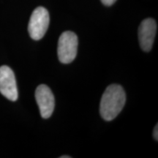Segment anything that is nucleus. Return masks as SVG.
Masks as SVG:
<instances>
[{"mask_svg":"<svg viewBox=\"0 0 158 158\" xmlns=\"http://www.w3.org/2000/svg\"><path fill=\"white\" fill-rule=\"evenodd\" d=\"M0 93L10 101H16L19 98L15 74L6 65L0 67Z\"/></svg>","mask_w":158,"mask_h":158,"instance_id":"4","label":"nucleus"},{"mask_svg":"<svg viewBox=\"0 0 158 158\" xmlns=\"http://www.w3.org/2000/svg\"><path fill=\"white\" fill-rule=\"evenodd\" d=\"M70 157H69V156H62V157H60V158H70Z\"/></svg>","mask_w":158,"mask_h":158,"instance_id":"9","label":"nucleus"},{"mask_svg":"<svg viewBox=\"0 0 158 158\" xmlns=\"http://www.w3.org/2000/svg\"><path fill=\"white\" fill-rule=\"evenodd\" d=\"M153 136H154V138H155L156 141H157L158 140V125H157V124H156L155 129H154Z\"/></svg>","mask_w":158,"mask_h":158,"instance_id":"8","label":"nucleus"},{"mask_svg":"<svg viewBox=\"0 0 158 158\" xmlns=\"http://www.w3.org/2000/svg\"><path fill=\"white\" fill-rule=\"evenodd\" d=\"M126 102V94L120 85L111 84L106 88L100 105V112L106 121H111L123 109Z\"/></svg>","mask_w":158,"mask_h":158,"instance_id":"1","label":"nucleus"},{"mask_svg":"<svg viewBox=\"0 0 158 158\" xmlns=\"http://www.w3.org/2000/svg\"><path fill=\"white\" fill-rule=\"evenodd\" d=\"M50 17L45 7H38L31 13L28 25V31L31 38L35 40L42 39L48 30Z\"/></svg>","mask_w":158,"mask_h":158,"instance_id":"3","label":"nucleus"},{"mask_svg":"<svg viewBox=\"0 0 158 158\" xmlns=\"http://www.w3.org/2000/svg\"><path fill=\"white\" fill-rule=\"evenodd\" d=\"M35 99L40 115L43 118H48L52 115L55 107V99L51 89L45 84H40L35 91Z\"/></svg>","mask_w":158,"mask_h":158,"instance_id":"5","label":"nucleus"},{"mask_svg":"<svg viewBox=\"0 0 158 158\" xmlns=\"http://www.w3.org/2000/svg\"><path fill=\"white\" fill-rule=\"evenodd\" d=\"M100 1L106 6H110L115 3L116 0H100Z\"/></svg>","mask_w":158,"mask_h":158,"instance_id":"7","label":"nucleus"},{"mask_svg":"<svg viewBox=\"0 0 158 158\" xmlns=\"http://www.w3.org/2000/svg\"><path fill=\"white\" fill-rule=\"evenodd\" d=\"M78 37L70 31H64L60 35L58 41L57 54L59 61L63 64L73 62L78 51Z\"/></svg>","mask_w":158,"mask_h":158,"instance_id":"2","label":"nucleus"},{"mask_svg":"<svg viewBox=\"0 0 158 158\" xmlns=\"http://www.w3.org/2000/svg\"><path fill=\"white\" fill-rule=\"evenodd\" d=\"M157 23L153 19H144L138 28V40L140 45L143 51H151L155 41Z\"/></svg>","mask_w":158,"mask_h":158,"instance_id":"6","label":"nucleus"}]
</instances>
